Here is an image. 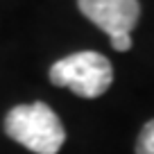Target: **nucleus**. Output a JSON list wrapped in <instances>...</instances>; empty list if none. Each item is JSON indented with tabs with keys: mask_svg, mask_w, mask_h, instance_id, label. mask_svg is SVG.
<instances>
[{
	"mask_svg": "<svg viewBox=\"0 0 154 154\" xmlns=\"http://www.w3.org/2000/svg\"><path fill=\"white\" fill-rule=\"evenodd\" d=\"M5 131L36 154H57L66 140L59 116L43 102L14 106L5 118Z\"/></svg>",
	"mask_w": 154,
	"mask_h": 154,
	"instance_id": "f257e3e1",
	"label": "nucleus"
},
{
	"mask_svg": "<svg viewBox=\"0 0 154 154\" xmlns=\"http://www.w3.org/2000/svg\"><path fill=\"white\" fill-rule=\"evenodd\" d=\"M50 82L54 86L70 88L79 97H100L113 82V68L104 54L84 50L52 63Z\"/></svg>",
	"mask_w": 154,
	"mask_h": 154,
	"instance_id": "f03ea898",
	"label": "nucleus"
},
{
	"mask_svg": "<svg viewBox=\"0 0 154 154\" xmlns=\"http://www.w3.org/2000/svg\"><path fill=\"white\" fill-rule=\"evenodd\" d=\"M77 7L104 34H129L140 16L138 0H77Z\"/></svg>",
	"mask_w": 154,
	"mask_h": 154,
	"instance_id": "7ed1b4c3",
	"label": "nucleus"
},
{
	"mask_svg": "<svg viewBox=\"0 0 154 154\" xmlns=\"http://www.w3.org/2000/svg\"><path fill=\"white\" fill-rule=\"evenodd\" d=\"M136 154H154V120L140 129L138 143H136Z\"/></svg>",
	"mask_w": 154,
	"mask_h": 154,
	"instance_id": "20e7f679",
	"label": "nucleus"
},
{
	"mask_svg": "<svg viewBox=\"0 0 154 154\" xmlns=\"http://www.w3.org/2000/svg\"><path fill=\"white\" fill-rule=\"evenodd\" d=\"M111 48L118 50V52H127L131 48V36L129 34H118V36H111Z\"/></svg>",
	"mask_w": 154,
	"mask_h": 154,
	"instance_id": "39448f33",
	"label": "nucleus"
}]
</instances>
